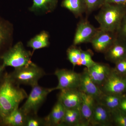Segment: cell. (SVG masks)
<instances>
[{
	"label": "cell",
	"instance_id": "cell-1",
	"mask_svg": "<svg viewBox=\"0 0 126 126\" xmlns=\"http://www.w3.org/2000/svg\"><path fill=\"white\" fill-rule=\"evenodd\" d=\"M7 73L0 79V121L15 109L28 95Z\"/></svg>",
	"mask_w": 126,
	"mask_h": 126
},
{
	"label": "cell",
	"instance_id": "cell-2",
	"mask_svg": "<svg viewBox=\"0 0 126 126\" xmlns=\"http://www.w3.org/2000/svg\"><path fill=\"white\" fill-rule=\"evenodd\" d=\"M95 19L102 30L116 32L126 14V6L116 4L105 3L100 8Z\"/></svg>",
	"mask_w": 126,
	"mask_h": 126
},
{
	"label": "cell",
	"instance_id": "cell-3",
	"mask_svg": "<svg viewBox=\"0 0 126 126\" xmlns=\"http://www.w3.org/2000/svg\"><path fill=\"white\" fill-rule=\"evenodd\" d=\"M32 52L25 49L23 43L19 42L0 55L2 65L17 68L33 63L31 58Z\"/></svg>",
	"mask_w": 126,
	"mask_h": 126
},
{
	"label": "cell",
	"instance_id": "cell-4",
	"mask_svg": "<svg viewBox=\"0 0 126 126\" xmlns=\"http://www.w3.org/2000/svg\"><path fill=\"white\" fill-rule=\"evenodd\" d=\"M9 77L18 85L33 87L38 84L39 80L46 74L43 69L33 63L30 65L15 68L8 74Z\"/></svg>",
	"mask_w": 126,
	"mask_h": 126
},
{
	"label": "cell",
	"instance_id": "cell-5",
	"mask_svg": "<svg viewBox=\"0 0 126 126\" xmlns=\"http://www.w3.org/2000/svg\"><path fill=\"white\" fill-rule=\"evenodd\" d=\"M31 92L21 110L26 115L37 114L47 96L52 92L51 88L43 87L36 84L32 87Z\"/></svg>",
	"mask_w": 126,
	"mask_h": 126
},
{
	"label": "cell",
	"instance_id": "cell-6",
	"mask_svg": "<svg viewBox=\"0 0 126 126\" xmlns=\"http://www.w3.org/2000/svg\"><path fill=\"white\" fill-rule=\"evenodd\" d=\"M99 88L104 94L123 95L126 93V76L118 73L112 68L106 81Z\"/></svg>",
	"mask_w": 126,
	"mask_h": 126
},
{
	"label": "cell",
	"instance_id": "cell-7",
	"mask_svg": "<svg viewBox=\"0 0 126 126\" xmlns=\"http://www.w3.org/2000/svg\"><path fill=\"white\" fill-rule=\"evenodd\" d=\"M54 75L58 78V83L55 87L51 88L52 92L57 90L79 89L81 74L73 70L58 69L55 70Z\"/></svg>",
	"mask_w": 126,
	"mask_h": 126
},
{
	"label": "cell",
	"instance_id": "cell-8",
	"mask_svg": "<svg viewBox=\"0 0 126 126\" xmlns=\"http://www.w3.org/2000/svg\"><path fill=\"white\" fill-rule=\"evenodd\" d=\"M98 30V28L94 27L86 19L81 20L77 25L73 45L77 46L83 43H90Z\"/></svg>",
	"mask_w": 126,
	"mask_h": 126
},
{
	"label": "cell",
	"instance_id": "cell-9",
	"mask_svg": "<svg viewBox=\"0 0 126 126\" xmlns=\"http://www.w3.org/2000/svg\"><path fill=\"white\" fill-rule=\"evenodd\" d=\"M117 38L116 32L102 30L98 29L90 43L98 53H104L112 45Z\"/></svg>",
	"mask_w": 126,
	"mask_h": 126
},
{
	"label": "cell",
	"instance_id": "cell-10",
	"mask_svg": "<svg viewBox=\"0 0 126 126\" xmlns=\"http://www.w3.org/2000/svg\"><path fill=\"white\" fill-rule=\"evenodd\" d=\"M58 100L66 109H79L82 100V93L78 89L60 90Z\"/></svg>",
	"mask_w": 126,
	"mask_h": 126
},
{
	"label": "cell",
	"instance_id": "cell-11",
	"mask_svg": "<svg viewBox=\"0 0 126 126\" xmlns=\"http://www.w3.org/2000/svg\"><path fill=\"white\" fill-rule=\"evenodd\" d=\"M79 89L82 93L93 97L96 101L103 94L100 88L90 78L87 68L81 74Z\"/></svg>",
	"mask_w": 126,
	"mask_h": 126
},
{
	"label": "cell",
	"instance_id": "cell-12",
	"mask_svg": "<svg viewBox=\"0 0 126 126\" xmlns=\"http://www.w3.org/2000/svg\"><path fill=\"white\" fill-rule=\"evenodd\" d=\"M107 61L115 64L126 57V41L118 38L105 53Z\"/></svg>",
	"mask_w": 126,
	"mask_h": 126
},
{
	"label": "cell",
	"instance_id": "cell-13",
	"mask_svg": "<svg viewBox=\"0 0 126 126\" xmlns=\"http://www.w3.org/2000/svg\"><path fill=\"white\" fill-rule=\"evenodd\" d=\"M111 112L103 105L96 102L91 121V126H112Z\"/></svg>",
	"mask_w": 126,
	"mask_h": 126
},
{
	"label": "cell",
	"instance_id": "cell-14",
	"mask_svg": "<svg viewBox=\"0 0 126 126\" xmlns=\"http://www.w3.org/2000/svg\"><path fill=\"white\" fill-rule=\"evenodd\" d=\"M87 69L90 78L100 87L106 81L112 68L108 64L96 63L94 65Z\"/></svg>",
	"mask_w": 126,
	"mask_h": 126
},
{
	"label": "cell",
	"instance_id": "cell-15",
	"mask_svg": "<svg viewBox=\"0 0 126 126\" xmlns=\"http://www.w3.org/2000/svg\"><path fill=\"white\" fill-rule=\"evenodd\" d=\"M96 102L93 97L82 93L79 110L83 126H91V119Z\"/></svg>",
	"mask_w": 126,
	"mask_h": 126
},
{
	"label": "cell",
	"instance_id": "cell-16",
	"mask_svg": "<svg viewBox=\"0 0 126 126\" xmlns=\"http://www.w3.org/2000/svg\"><path fill=\"white\" fill-rule=\"evenodd\" d=\"M13 29L11 23L0 17V53L1 54L11 47L10 46L11 43Z\"/></svg>",
	"mask_w": 126,
	"mask_h": 126
},
{
	"label": "cell",
	"instance_id": "cell-17",
	"mask_svg": "<svg viewBox=\"0 0 126 126\" xmlns=\"http://www.w3.org/2000/svg\"><path fill=\"white\" fill-rule=\"evenodd\" d=\"M65 111V108L58 100L49 114L44 118L46 126H61Z\"/></svg>",
	"mask_w": 126,
	"mask_h": 126
},
{
	"label": "cell",
	"instance_id": "cell-18",
	"mask_svg": "<svg viewBox=\"0 0 126 126\" xmlns=\"http://www.w3.org/2000/svg\"><path fill=\"white\" fill-rule=\"evenodd\" d=\"M26 116L19 108L1 120L0 126H25Z\"/></svg>",
	"mask_w": 126,
	"mask_h": 126
},
{
	"label": "cell",
	"instance_id": "cell-19",
	"mask_svg": "<svg viewBox=\"0 0 126 126\" xmlns=\"http://www.w3.org/2000/svg\"><path fill=\"white\" fill-rule=\"evenodd\" d=\"M30 11L35 14H47L56 9L58 0H33Z\"/></svg>",
	"mask_w": 126,
	"mask_h": 126
},
{
	"label": "cell",
	"instance_id": "cell-20",
	"mask_svg": "<svg viewBox=\"0 0 126 126\" xmlns=\"http://www.w3.org/2000/svg\"><path fill=\"white\" fill-rule=\"evenodd\" d=\"M62 7L67 9L76 17L81 16L87 12V7L84 0H63Z\"/></svg>",
	"mask_w": 126,
	"mask_h": 126
},
{
	"label": "cell",
	"instance_id": "cell-21",
	"mask_svg": "<svg viewBox=\"0 0 126 126\" xmlns=\"http://www.w3.org/2000/svg\"><path fill=\"white\" fill-rule=\"evenodd\" d=\"M49 35L47 31H44L32 38L27 43V46L33 49L32 54L36 50L48 47Z\"/></svg>",
	"mask_w": 126,
	"mask_h": 126
},
{
	"label": "cell",
	"instance_id": "cell-22",
	"mask_svg": "<svg viewBox=\"0 0 126 126\" xmlns=\"http://www.w3.org/2000/svg\"><path fill=\"white\" fill-rule=\"evenodd\" d=\"M61 126H83L79 109L65 108V115Z\"/></svg>",
	"mask_w": 126,
	"mask_h": 126
},
{
	"label": "cell",
	"instance_id": "cell-23",
	"mask_svg": "<svg viewBox=\"0 0 126 126\" xmlns=\"http://www.w3.org/2000/svg\"><path fill=\"white\" fill-rule=\"evenodd\" d=\"M123 95L103 93L96 101L106 107L111 112L119 108Z\"/></svg>",
	"mask_w": 126,
	"mask_h": 126
},
{
	"label": "cell",
	"instance_id": "cell-24",
	"mask_svg": "<svg viewBox=\"0 0 126 126\" xmlns=\"http://www.w3.org/2000/svg\"><path fill=\"white\" fill-rule=\"evenodd\" d=\"M81 49L73 45L67 50V55L68 60L74 67L79 65L81 58Z\"/></svg>",
	"mask_w": 126,
	"mask_h": 126
},
{
	"label": "cell",
	"instance_id": "cell-25",
	"mask_svg": "<svg viewBox=\"0 0 126 126\" xmlns=\"http://www.w3.org/2000/svg\"><path fill=\"white\" fill-rule=\"evenodd\" d=\"M112 122L116 126H126V113L118 108L111 111Z\"/></svg>",
	"mask_w": 126,
	"mask_h": 126
},
{
	"label": "cell",
	"instance_id": "cell-26",
	"mask_svg": "<svg viewBox=\"0 0 126 126\" xmlns=\"http://www.w3.org/2000/svg\"><path fill=\"white\" fill-rule=\"evenodd\" d=\"M92 59V53L90 50H81V58L79 66L83 65L89 68L96 63Z\"/></svg>",
	"mask_w": 126,
	"mask_h": 126
},
{
	"label": "cell",
	"instance_id": "cell-27",
	"mask_svg": "<svg viewBox=\"0 0 126 126\" xmlns=\"http://www.w3.org/2000/svg\"><path fill=\"white\" fill-rule=\"evenodd\" d=\"M25 126H46L45 118H41L37 114L27 115Z\"/></svg>",
	"mask_w": 126,
	"mask_h": 126
},
{
	"label": "cell",
	"instance_id": "cell-28",
	"mask_svg": "<svg viewBox=\"0 0 126 126\" xmlns=\"http://www.w3.org/2000/svg\"><path fill=\"white\" fill-rule=\"evenodd\" d=\"M106 0H84L87 7V12L90 13L101 8L105 3Z\"/></svg>",
	"mask_w": 126,
	"mask_h": 126
},
{
	"label": "cell",
	"instance_id": "cell-29",
	"mask_svg": "<svg viewBox=\"0 0 126 126\" xmlns=\"http://www.w3.org/2000/svg\"><path fill=\"white\" fill-rule=\"evenodd\" d=\"M115 64L114 70L119 74L126 76V57L117 61Z\"/></svg>",
	"mask_w": 126,
	"mask_h": 126
},
{
	"label": "cell",
	"instance_id": "cell-30",
	"mask_svg": "<svg viewBox=\"0 0 126 126\" xmlns=\"http://www.w3.org/2000/svg\"><path fill=\"white\" fill-rule=\"evenodd\" d=\"M118 38L126 41V14L116 32Z\"/></svg>",
	"mask_w": 126,
	"mask_h": 126
},
{
	"label": "cell",
	"instance_id": "cell-31",
	"mask_svg": "<svg viewBox=\"0 0 126 126\" xmlns=\"http://www.w3.org/2000/svg\"><path fill=\"white\" fill-rule=\"evenodd\" d=\"M116 4L126 6V0H106L105 3Z\"/></svg>",
	"mask_w": 126,
	"mask_h": 126
},
{
	"label": "cell",
	"instance_id": "cell-32",
	"mask_svg": "<svg viewBox=\"0 0 126 126\" xmlns=\"http://www.w3.org/2000/svg\"><path fill=\"white\" fill-rule=\"evenodd\" d=\"M119 108L126 113V96L124 94L122 98Z\"/></svg>",
	"mask_w": 126,
	"mask_h": 126
},
{
	"label": "cell",
	"instance_id": "cell-33",
	"mask_svg": "<svg viewBox=\"0 0 126 126\" xmlns=\"http://www.w3.org/2000/svg\"><path fill=\"white\" fill-rule=\"evenodd\" d=\"M2 69H1V67L0 66V79L1 76H2Z\"/></svg>",
	"mask_w": 126,
	"mask_h": 126
},
{
	"label": "cell",
	"instance_id": "cell-34",
	"mask_svg": "<svg viewBox=\"0 0 126 126\" xmlns=\"http://www.w3.org/2000/svg\"><path fill=\"white\" fill-rule=\"evenodd\" d=\"M124 95H125V96H126V94H124Z\"/></svg>",
	"mask_w": 126,
	"mask_h": 126
}]
</instances>
